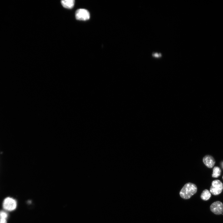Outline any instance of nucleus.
Instances as JSON below:
<instances>
[{"label":"nucleus","mask_w":223,"mask_h":223,"mask_svg":"<svg viewBox=\"0 0 223 223\" xmlns=\"http://www.w3.org/2000/svg\"><path fill=\"white\" fill-rule=\"evenodd\" d=\"M153 55L154 56L156 57H159L161 56V55L160 54H157V53H154L153 54Z\"/></svg>","instance_id":"f8f14e48"},{"label":"nucleus","mask_w":223,"mask_h":223,"mask_svg":"<svg viewBox=\"0 0 223 223\" xmlns=\"http://www.w3.org/2000/svg\"><path fill=\"white\" fill-rule=\"evenodd\" d=\"M222 179H223V176H222Z\"/></svg>","instance_id":"4468645a"},{"label":"nucleus","mask_w":223,"mask_h":223,"mask_svg":"<svg viewBox=\"0 0 223 223\" xmlns=\"http://www.w3.org/2000/svg\"><path fill=\"white\" fill-rule=\"evenodd\" d=\"M75 1L74 0H63L61 1L62 6L65 8L71 9L72 8L74 4Z\"/></svg>","instance_id":"0eeeda50"},{"label":"nucleus","mask_w":223,"mask_h":223,"mask_svg":"<svg viewBox=\"0 0 223 223\" xmlns=\"http://www.w3.org/2000/svg\"><path fill=\"white\" fill-rule=\"evenodd\" d=\"M7 217V214L3 211L0 212V218L6 219Z\"/></svg>","instance_id":"9d476101"},{"label":"nucleus","mask_w":223,"mask_h":223,"mask_svg":"<svg viewBox=\"0 0 223 223\" xmlns=\"http://www.w3.org/2000/svg\"><path fill=\"white\" fill-rule=\"evenodd\" d=\"M197 190V187L195 184L190 182L187 183L181 190L180 195L183 199H189L196 193Z\"/></svg>","instance_id":"f257e3e1"},{"label":"nucleus","mask_w":223,"mask_h":223,"mask_svg":"<svg viewBox=\"0 0 223 223\" xmlns=\"http://www.w3.org/2000/svg\"><path fill=\"white\" fill-rule=\"evenodd\" d=\"M75 17L77 20H86L90 19V14L87 10L84 9H79L76 12Z\"/></svg>","instance_id":"20e7f679"},{"label":"nucleus","mask_w":223,"mask_h":223,"mask_svg":"<svg viewBox=\"0 0 223 223\" xmlns=\"http://www.w3.org/2000/svg\"><path fill=\"white\" fill-rule=\"evenodd\" d=\"M211 196L210 191L207 189H205L202 192L201 195V199L204 201L208 200Z\"/></svg>","instance_id":"6e6552de"},{"label":"nucleus","mask_w":223,"mask_h":223,"mask_svg":"<svg viewBox=\"0 0 223 223\" xmlns=\"http://www.w3.org/2000/svg\"><path fill=\"white\" fill-rule=\"evenodd\" d=\"M221 170L218 166H215L213 168V172L212 177H213L217 178L219 177L221 174Z\"/></svg>","instance_id":"1a4fd4ad"},{"label":"nucleus","mask_w":223,"mask_h":223,"mask_svg":"<svg viewBox=\"0 0 223 223\" xmlns=\"http://www.w3.org/2000/svg\"><path fill=\"white\" fill-rule=\"evenodd\" d=\"M210 209L215 214H221L223 212V204L220 201L214 202L211 205Z\"/></svg>","instance_id":"39448f33"},{"label":"nucleus","mask_w":223,"mask_h":223,"mask_svg":"<svg viewBox=\"0 0 223 223\" xmlns=\"http://www.w3.org/2000/svg\"><path fill=\"white\" fill-rule=\"evenodd\" d=\"M0 223H7L6 219L0 218Z\"/></svg>","instance_id":"9b49d317"},{"label":"nucleus","mask_w":223,"mask_h":223,"mask_svg":"<svg viewBox=\"0 0 223 223\" xmlns=\"http://www.w3.org/2000/svg\"><path fill=\"white\" fill-rule=\"evenodd\" d=\"M223 190V185L221 181L219 180H215L212 181L210 191L212 195H218L221 193Z\"/></svg>","instance_id":"f03ea898"},{"label":"nucleus","mask_w":223,"mask_h":223,"mask_svg":"<svg viewBox=\"0 0 223 223\" xmlns=\"http://www.w3.org/2000/svg\"><path fill=\"white\" fill-rule=\"evenodd\" d=\"M203 160L204 164L209 168H212L215 163L214 158L209 155H205L203 158Z\"/></svg>","instance_id":"423d86ee"},{"label":"nucleus","mask_w":223,"mask_h":223,"mask_svg":"<svg viewBox=\"0 0 223 223\" xmlns=\"http://www.w3.org/2000/svg\"><path fill=\"white\" fill-rule=\"evenodd\" d=\"M16 202L15 200L12 198L8 197L4 200L2 206L3 208L8 211L14 210L16 207Z\"/></svg>","instance_id":"7ed1b4c3"},{"label":"nucleus","mask_w":223,"mask_h":223,"mask_svg":"<svg viewBox=\"0 0 223 223\" xmlns=\"http://www.w3.org/2000/svg\"><path fill=\"white\" fill-rule=\"evenodd\" d=\"M220 165L222 168L223 169V161L221 162L220 163Z\"/></svg>","instance_id":"ddd939ff"}]
</instances>
